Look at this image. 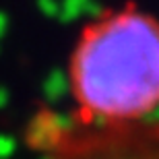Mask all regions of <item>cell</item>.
Segmentation results:
<instances>
[{"label": "cell", "mask_w": 159, "mask_h": 159, "mask_svg": "<svg viewBox=\"0 0 159 159\" xmlns=\"http://www.w3.org/2000/svg\"><path fill=\"white\" fill-rule=\"evenodd\" d=\"M70 87L81 112L130 122L159 106V21L132 4L83 29L70 58Z\"/></svg>", "instance_id": "1"}, {"label": "cell", "mask_w": 159, "mask_h": 159, "mask_svg": "<svg viewBox=\"0 0 159 159\" xmlns=\"http://www.w3.org/2000/svg\"><path fill=\"white\" fill-rule=\"evenodd\" d=\"M89 159H159L157 155H153L149 149H132V147H126V149H116L112 147L107 153H93V157Z\"/></svg>", "instance_id": "2"}]
</instances>
